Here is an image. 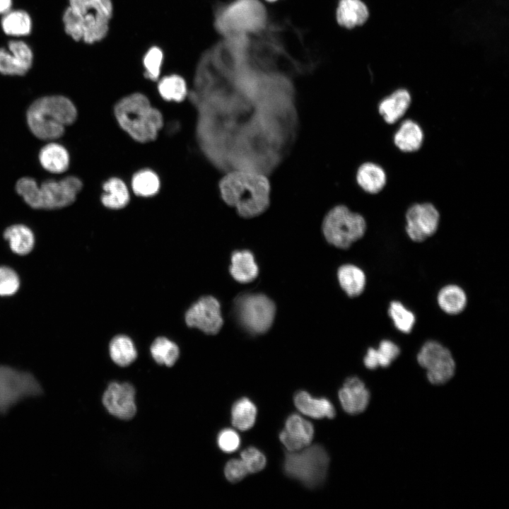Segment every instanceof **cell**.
Returning <instances> with one entry per match:
<instances>
[{
    "label": "cell",
    "instance_id": "cell-23",
    "mask_svg": "<svg viewBox=\"0 0 509 509\" xmlns=\"http://www.w3.org/2000/svg\"><path fill=\"white\" fill-rule=\"evenodd\" d=\"M258 271L254 256L250 251H236L233 253L230 272L237 281L249 283L257 277Z\"/></svg>",
    "mask_w": 509,
    "mask_h": 509
},
{
    "label": "cell",
    "instance_id": "cell-19",
    "mask_svg": "<svg viewBox=\"0 0 509 509\" xmlns=\"http://www.w3.org/2000/svg\"><path fill=\"white\" fill-rule=\"evenodd\" d=\"M423 139V131L420 125L412 119H406L395 132L393 141L401 151L413 153L421 147Z\"/></svg>",
    "mask_w": 509,
    "mask_h": 509
},
{
    "label": "cell",
    "instance_id": "cell-26",
    "mask_svg": "<svg viewBox=\"0 0 509 509\" xmlns=\"http://www.w3.org/2000/svg\"><path fill=\"white\" fill-rule=\"evenodd\" d=\"M400 353V349L390 340H383L377 349L370 348L364 357L363 363L367 368L375 369L378 366L388 367Z\"/></svg>",
    "mask_w": 509,
    "mask_h": 509
},
{
    "label": "cell",
    "instance_id": "cell-18",
    "mask_svg": "<svg viewBox=\"0 0 509 509\" xmlns=\"http://www.w3.org/2000/svg\"><path fill=\"white\" fill-rule=\"evenodd\" d=\"M411 103L409 92L406 89H398L380 101L378 111L386 123L392 124L404 115Z\"/></svg>",
    "mask_w": 509,
    "mask_h": 509
},
{
    "label": "cell",
    "instance_id": "cell-1",
    "mask_svg": "<svg viewBox=\"0 0 509 509\" xmlns=\"http://www.w3.org/2000/svg\"><path fill=\"white\" fill-rule=\"evenodd\" d=\"M218 188L223 201L235 207L239 216L252 218L264 213L270 204L271 185L265 174L252 170L227 171Z\"/></svg>",
    "mask_w": 509,
    "mask_h": 509
},
{
    "label": "cell",
    "instance_id": "cell-9",
    "mask_svg": "<svg viewBox=\"0 0 509 509\" xmlns=\"http://www.w3.org/2000/svg\"><path fill=\"white\" fill-rule=\"evenodd\" d=\"M235 310L242 326L252 334L267 332L272 324L276 307L273 301L263 294L248 293L238 296Z\"/></svg>",
    "mask_w": 509,
    "mask_h": 509
},
{
    "label": "cell",
    "instance_id": "cell-41",
    "mask_svg": "<svg viewBox=\"0 0 509 509\" xmlns=\"http://www.w3.org/2000/svg\"><path fill=\"white\" fill-rule=\"evenodd\" d=\"M248 473L242 460L238 459L228 461L224 469L226 478L232 483L241 481Z\"/></svg>",
    "mask_w": 509,
    "mask_h": 509
},
{
    "label": "cell",
    "instance_id": "cell-43",
    "mask_svg": "<svg viewBox=\"0 0 509 509\" xmlns=\"http://www.w3.org/2000/svg\"><path fill=\"white\" fill-rule=\"evenodd\" d=\"M12 5V0H0V14H5Z\"/></svg>",
    "mask_w": 509,
    "mask_h": 509
},
{
    "label": "cell",
    "instance_id": "cell-25",
    "mask_svg": "<svg viewBox=\"0 0 509 509\" xmlns=\"http://www.w3.org/2000/svg\"><path fill=\"white\" fill-rule=\"evenodd\" d=\"M103 204L111 209L124 208L129 201V192L126 184L119 178L112 177L103 185Z\"/></svg>",
    "mask_w": 509,
    "mask_h": 509
},
{
    "label": "cell",
    "instance_id": "cell-27",
    "mask_svg": "<svg viewBox=\"0 0 509 509\" xmlns=\"http://www.w3.org/2000/svg\"><path fill=\"white\" fill-rule=\"evenodd\" d=\"M439 307L449 315H457L462 312L467 305V296L464 290L454 284L443 287L438 293Z\"/></svg>",
    "mask_w": 509,
    "mask_h": 509
},
{
    "label": "cell",
    "instance_id": "cell-20",
    "mask_svg": "<svg viewBox=\"0 0 509 509\" xmlns=\"http://www.w3.org/2000/svg\"><path fill=\"white\" fill-rule=\"evenodd\" d=\"M356 182L365 192L375 194L381 192L387 182L384 169L373 162L361 164L356 171Z\"/></svg>",
    "mask_w": 509,
    "mask_h": 509
},
{
    "label": "cell",
    "instance_id": "cell-42",
    "mask_svg": "<svg viewBox=\"0 0 509 509\" xmlns=\"http://www.w3.org/2000/svg\"><path fill=\"white\" fill-rule=\"evenodd\" d=\"M279 439L289 452L298 451L307 446L302 441L288 433L285 429L280 432Z\"/></svg>",
    "mask_w": 509,
    "mask_h": 509
},
{
    "label": "cell",
    "instance_id": "cell-44",
    "mask_svg": "<svg viewBox=\"0 0 509 509\" xmlns=\"http://www.w3.org/2000/svg\"><path fill=\"white\" fill-rule=\"evenodd\" d=\"M267 1H271H271H276V0H267Z\"/></svg>",
    "mask_w": 509,
    "mask_h": 509
},
{
    "label": "cell",
    "instance_id": "cell-8",
    "mask_svg": "<svg viewBox=\"0 0 509 509\" xmlns=\"http://www.w3.org/2000/svg\"><path fill=\"white\" fill-rule=\"evenodd\" d=\"M42 393L41 385L32 373L0 365V414H6L22 399Z\"/></svg>",
    "mask_w": 509,
    "mask_h": 509
},
{
    "label": "cell",
    "instance_id": "cell-3",
    "mask_svg": "<svg viewBox=\"0 0 509 509\" xmlns=\"http://www.w3.org/2000/svg\"><path fill=\"white\" fill-rule=\"evenodd\" d=\"M114 115L120 127L141 143L156 139L163 125L161 112L141 93L120 99L115 105Z\"/></svg>",
    "mask_w": 509,
    "mask_h": 509
},
{
    "label": "cell",
    "instance_id": "cell-14",
    "mask_svg": "<svg viewBox=\"0 0 509 509\" xmlns=\"http://www.w3.org/2000/svg\"><path fill=\"white\" fill-rule=\"evenodd\" d=\"M135 390L129 383H110L103 396V404L114 416L129 420L136 411L134 402Z\"/></svg>",
    "mask_w": 509,
    "mask_h": 509
},
{
    "label": "cell",
    "instance_id": "cell-34",
    "mask_svg": "<svg viewBox=\"0 0 509 509\" xmlns=\"http://www.w3.org/2000/svg\"><path fill=\"white\" fill-rule=\"evenodd\" d=\"M151 353L158 364H165L170 367L175 364L179 357V348L170 339L158 337L153 342Z\"/></svg>",
    "mask_w": 509,
    "mask_h": 509
},
{
    "label": "cell",
    "instance_id": "cell-5",
    "mask_svg": "<svg viewBox=\"0 0 509 509\" xmlns=\"http://www.w3.org/2000/svg\"><path fill=\"white\" fill-rule=\"evenodd\" d=\"M329 464V457L325 448L315 444L298 451H288L283 468L288 477L312 489L322 486L325 481Z\"/></svg>",
    "mask_w": 509,
    "mask_h": 509
},
{
    "label": "cell",
    "instance_id": "cell-4",
    "mask_svg": "<svg viewBox=\"0 0 509 509\" xmlns=\"http://www.w3.org/2000/svg\"><path fill=\"white\" fill-rule=\"evenodd\" d=\"M74 103L62 95L45 96L36 100L27 112V122L33 134L43 140L62 136L65 127L76 119Z\"/></svg>",
    "mask_w": 509,
    "mask_h": 509
},
{
    "label": "cell",
    "instance_id": "cell-21",
    "mask_svg": "<svg viewBox=\"0 0 509 509\" xmlns=\"http://www.w3.org/2000/svg\"><path fill=\"white\" fill-rule=\"evenodd\" d=\"M367 6L361 0H340L337 9V20L339 25L353 28L363 24L368 18Z\"/></svg>",
    "mask_w": 509,
    "mask_h": 509
},
{
    "label": "cell",
    "instance_id": "cell-30",
    "mask_svg": "<svg viewBox=\"0 0 509 509\" xmlns=\"http://www.w3.org/2000/svg\"><path fill=\"white\" fill-rule=\"evenodd\" d=\"M256 416V406L247 397L239 399L232 406V423L240 431H247L251 428L255 423Z\"/></svg>",
    "mask_w": 509,
    "mask_h": 509
},
{
    "label": "cell",
    "instance_id": "cell-31",
    "mask_svg": "<svg viewBox=\"0 0 509 509\" xmlns=\"http://www.w3.org/2000/svg\"><path fill=\"white\" fill-rule=\"evenodd\" d=\"M1 27L6 35L24 36L30 33L32 21L29 14L24 11H8L1 19Z\"/></svg>",
    "mask_w": 509,
    "mask_h": 509
},
{
    "label": "cell",
    "instance_id": "cell-6",
    "mask_svg": "<svg viewBox=\"0 0 509 509\" xmlns=\"http://www.w3.org/2000/svg\"><path fill=\"white\" fill-rule=\"evenodd\" d=\"M366 230V222L362 215L352 212L343 204L331 209L322 222L323 234L330 244L342 249L361 239Z\"/></svg>",
    "mask_w": 509,
    "mask_h": 509
},
{
    "label": "cell",
    "instance_id": "cell-2",
    "mask_svg": "<svg viewBox=\"0 0 509 509\" xmlns=\"http://www.w3.org/2000/svg\"><path fill=\"white\" fill-rule=\"evenodd\" d=\"M112 14V0H69L62 18L65 32L76 41L100 42L108 33Z\"/></svg>",
    "mask_w": 509,
    "mask_h": 509
},
{
    "label": "cell",
    "instance_id": "cell-15",
    "mask_svg": "<svg viewBox=\"0 0 509 509\" xmlns=\"http://www.w3.org/2000/svg\"><path fill=\"white\" fill-rule=\"evenodd\" d=\"M8 46V50L0 48V73L10 76L25 74L33 64L31 49L21 40L10 41Z\"/></svg>",
    "mask_w": 509,
    "mask_h": 509
},
{
    "label": "cell",
    "instance_id": "cell-29",
    "mask_svg": "<svg viewBox=\"0 0 509 509\" xmlns=\"http://www.w3.org/2000/svg\"><path fill=\"white\" fill-rule=\"evenodd\" d=\"M158 91L163 100L170 102H182L188 95L185 80L175 74L165 76L159 80Z\"/></svg>",
    "mask_w": 509,
    "mask_h": 509
},
{
    "label": "cell",
    "instance_id": "cell-24",
    "mask_svg": "<svg viewBox=\"0 0 509 509\" xmlns=\"http://www.w3.org/2000/svg\"><path fill=\"white\" fill-rule=\"evenodd\" d=\"M11 250L19 255L28 254L35 245L33 231L26 226L16 224L8 227L4 233Z\"/></svg>",
    "mask_w": 509,
    "mask_h": 509
},
{
    "label": "cell",
    "instance_id": "cell-36",
    "mask_svg": "<svg viewBox=\"0 0 509 509\" xmlns=\"http://www.w3.org/2000/svg\"><path fill=\"white\" fill-rule=\"evenodd\" d=\"M395 327L402 332L409 333L415 323L414 313L399 301H392L388 310Z\"/></svg>",
    "mask_w": 509,
    "mask_h": 509
},
{
    "label": "cell",
    "instance_id": "cell-13",
    "mask_svg": "<svg viewBox=\"0 0 509 509\" xmlns=\"http://www.w3.org/2000/svg\"><path fill=\"white\" fill-rule=\"evenodd\" d=\"M185 321L206 334H217L223 324L219 302L209 296L199 298L187 310Z\"/></svg>",
    "mask_w": 509,
    "mask_h": 509
},
{
    "label": "cell",
    "instance_id": "cell-16",
    "mask_svg": "<svg viewBox=\"0 0 509 509\" xmlns=\"http://www.w3.org/2000/svg\"><path fill=\"white\" fill-rule=\"evenodd\" d=\"M339 399L344 410L349 414L363 412L368 406L370 393L358 378H347L339 391Z\"/></svg>",
    "mask_w": 509,
    "mask_h": 509
},
{
    "label": "cell",
    "instance_id": "cell-28",
    "mask_svg": "<svg viewBox=\"0 0 509 509\" xmlns=\"http://www.w3.org/2000/svg\"><path fill=\"white\" fill-rule=\"evenodd\" d=\"M339 284L349 297L362 293L365 285V275L358 267L352 264L341 266L337 273Z\"/></svg>",
    "mask_w": 509,
    "mask_h": 509
},
{
    "label": "cell",
    "instance_id": "cell-33",
    "mask_svg": "<svg viewBox=\"0 0 509 509\" xmlns=\"http://www.w3.org/2000/svg\"><path fill=\"white\" fill-rule=\"evenodd\" d=\"M160 180L153 170L145 169L135 173L131 180V188L138 196L149 197L158 193Z\"/></svg>",
    "mask_w": 509,
    "mask_h": 509
},
{
    "label": "cell",
    "instance_id": "cell-12",
    "mask_svg": "<svg viewBox=\"0 0 509 509\" xmlns=\"http://www.w3.org/2000/svg\"><path fill=\"white\" fill-rule=\"evenodd\" d=\"M405 218L406 232L409 238L414 242H420L436 232L440 213L431 203H416L407 209Z\"/></svg>",
    "mask_w": 509,
    "mask_h": 509
},
{
    "label": "cell",
    "instance_id": "cell-35",
    "mask_svg": "<svg viewBox=\"0 0 509 509\" xmlns=\"http://www.w3.org/2000/svg\"><path fill=\"white\" fill-rule=\"evenodd\" d=\"M285 430L307 446L310 445L314 435L312 424L297 414H292L286 419Z\"/></svg>",
    "mask_w": 509,
    "mask_h": 509
},
{
    "label": "cell",
    "instance_id": "cell-32",
    "mask_svg": "<svg viewBox=\"0 0 509 509\" xmlns=\"http://www.w3.org/2000/svg\"><path fill=\"white\" fill-rule=\"evenodd\" d=\"M110 355L113 362L124 367L136 359V351L130 338L118 335L114 337L110 344Z\"/></svg>",
    "mask_w": 509,
    "mask_h": 509
},
{
    "label": "cell",
    "instance_id": "cell-39",
    "mask_svg": "<svg viewBox=\"0 0 509 509\" xmlns=\"http://www.w3.org/2000/svg\"><path fill=\"white\" fill-rule=\"evenodd\" d=\"M249 473H256L262 470L267 463L265 455L255 447H248L240 454Z\"/></svg>",
    "mask_w": 509,
    "mask_h": 509
},
{
    "label": "cell",
    "instance_id": "cell-17",
    "mask_svg": "<svg viewBox=\"0 0 509 509\" xmlns=\"http://www.w3.org/2000/svg\"><path fill=\"white\" fill-rule=\"evenodd\" d=\"M294 404L303 414L314 419H333L336 411L334 405L327 398H314L304 390L294 395Z\"/></svg>",
    "mask_w": 509,
    "mask_h": 509
},
{
    "label": "cell",
    "instance_id": "cell-38",
    "mask_svg": "<svg viewBox=\"0 0 509 509\" xmlns=\"http://www.w3.org/2000/svg\"><path fill=\"white\" fill-rule=\"evenodd\" d=\"M19 286L20 279L17 273L8 267H0V296H12L18 291Z\"/></svg>",
    "mask_w": 509,
    "mask_h": 509
},
{
    "label": "cell",
    "instance_id": "cell-10",
    "mask_svg": "<svg viewBox=\"0 0 509 509\" xmlns=\"http://www.w3.org/2000/svg\"><path fill=\"white\" fill-rule=\"evenodd\" d=\"M419 364L426 370V376L433 385L448 382L455 373V362L451 352L435 341H428L418 355Z\"/></svg>",
    "mask_w": 509,
    "mask_h": 509
},
{
    "label": "cell",
    "instance_id": "cell-22",
    "mask_svg": "<svg viewBox=\"0 0 509 509\" xmlns=\"http://www.w3.org/2000/svg\"><path fill=\"white\" fill-rule=\"evenodd\" d=\"M39 160L46 170L52 173H62L69 165V154L61 144L52 142L44 146L40 151Z\"/></svg>",
    "mask_w": 509,
    "mask_h": 509
},
{
    "label": "cell",
    "instance_id": "cell-7",
    "mask_svg": "<svg viewBox=\"0 0 509 509\" xmlns=\"http://www.w3.org/2000/svg\"><path fill=\"white\" fill-rule=\"evenodd\" d=\"M264 13L255 0H237L218 11L215 26L226 37L243 31L259 29L264 23Z\"/></svg>",
    "mask_w": 509,
    "mask_h": 509
},
{
    "label": "cell",
    "instance_id": "cell-11",
    "mask_svg": "<svg viewBox=\"0 0 509 509\" xmlns=\"http://www.w3.org/2000/svg\"><path fill=\"white\" fill-rule=\"evenodd\" d=\"M81 180L69 176L60 180H48L38 186L34 209H54L71 204L82 189Z\"/></svg>",
    "mask_w": 509,
    "mask_h": 509
},
{
    "label": "cell",
    "instance_id": "cell-37",
    "mask_svg": "<svg viewBox=\"0 0 509 509\" xmlns=\"http://www.w3.org/2000/svg\"><path fill=\"white\" fill-rule=\"evenodd\" d=\"M163 57V52L158 46H152L147 50L144 56L143 65L145 76L148 79L151 81L159 79Z\"/></svg>",
    "mask_w": 509,
    "mask_h": 509
},
{
    "label": "cell",
    "instance_id": "cell-40",
    "mask_svg": "<svg viewBox=\"0 0 509 509\" xmlns=\"http://www.w3.org/2000/svg\"><path fill=\"white\" fill-rule=\"evenodd\" d=\"M220 449L225 452H233L238 450L240 444V438L238 433L230 428L222 430L217 438Z\"/></svg>",
    "mask_w": 509,
    "mask_h": 509
}]
</instances>
